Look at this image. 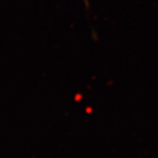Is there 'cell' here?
Listing matches in <instances>:
<instances>
[{
    "instance_id": "1",
    "label": "cell",
    "mask_w": 158,
    "mask_h": 158,
    "mask_svg": "<svg viewBox=\"0 0 158 158\" xmlns=\"http://www.w3.org/2000/svg\"><path fill=\"white\" fill-rule=\"evenodd\" d=\"M83 1L85 2V4H86V5H88V0H83Z\"/></svg>"
}]
</instances>
